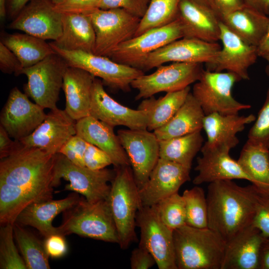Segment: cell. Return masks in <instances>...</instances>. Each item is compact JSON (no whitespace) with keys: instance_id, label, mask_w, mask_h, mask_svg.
I'll list each match as a JSON object with an SVG mask.
<instances>
[{"instance_id":"1","label":"cell","mask_w":269,"mask_h":269,"mask_svg":"<svg viewBox=\"0 0 269 269\" xmlns=\"http://www.w3.org/2000/svg\"><path fill=\"white\" fill-rule=\"evenodd\" d=\"M55 155L20 143L12 153L0 159V225L13 224L29 205L52 199Z\"/></svg>"},{"instance_id":"2","label":"cell","mask_w":269,"mask_h":269,"mask_svg":"<svg viewBox=\"0 0 269 269\" xmlns=\"http://www.w3.org/2000/svg\"><path fill=\"white\" fill-rule=\"evenodd\" d=\"M208 227L228 242L251 225L255 206L251 185L241 187L232 180L210 183L206 196Z\"/></svg>"},{"instance_id":"3","label":"cell","mask_w":269,"mask_h":269,"mask_svg":"<svg viewBox=\"0 0 269 269\" xmlns=\"http://www.w3.org/2000/svg\"><path fill=\"white\" fill-rule=\"evenodd\" d=\"M177 269H221L226 242L208 227L185 225L173 231Z\"/></svg>"},{"instance_id":"4","label":"cell","mask_w":269,"mask_h":269,"mask_svg":"<svg viewBox=\"0 0 269 269\" xmlns=\"http://www.w3.org/2000/svg\"><path fill=\"white\" fill-rule=\"evenodd\" d=\"M57 229L58 234L64 236L75 234L106 242L119 243L108 199L92 203L81 197L64 212L62 222Z\"/></svg>"},{"instance_id":"5","label":"cell","mask_w":269,"mask_h":269,"mask_svg":"<svg viewBox=\"0 0 269 269\" xmlns=\"http://www.w3.org/2000/svg\"><path fill=\"white\" fill-rule=\"evenodd\" d=\"M108 201L116 224L119 245L126 249L136 239V216L141 206L131 166L115 168Z\"/></svg>"},{"instance_id":"6","label":"cell","mask_w":269,"mask_h":269,"mask_svg":"<svg viewBox=\"0 0 269 269\" xmlns=\"http://www.w3.org/2000/svg\"><path fill=\"white\" fill-rule=\"evenodd\" d=\"M115 175L106 168L94 170L85 166L77 165L63 154H56L53 170L52 186L57 187L62 178L69 182L65 190L81 194L90 202L108 199L112 181Z\"/></svg>"},{"instance_id":"7","label":"cell","mask_w":269,"mask_h":269,"mask_svg":"<svg viewBox=\"0 0 269 269\" xmlns=\"http://www.w3.org/2000/svg\"><path fill=\"white\" fill-rule=\"evenodd\" d=\"M240 80L238 76L231 72L204 70L194 85L192 93L205 115L214 113L238 114L240 111L251 107L237 101L232 96L233 87Z\"/></svg>"},{"instance_id":"8","label":"cell","mask_w":269,"mask_h":269,"mask_svg":"<svg viewBox=\"0 0 269 269\" xmlns=\"http://www.w3.org/2000/svg\"><path fill=\"white\" fill-rule=\"evenodd\" d=\"M68 65L56 52L37 64L23 68L21 74L27 78L24 90L28 97L43 109L57 108L56 103L62 88Z\"/></svg>"},{"instance_id":"9","label":"cell","mask_w":269,"mask_h":269,"mask_svg":"<svg viewBox=\"0 0 269 269\" xmlns=\"http://www.w3.org/2000/svg\"><path fill=\"white\" fill-rule=\"evenodd\" d=\"M88 15L95 32L93 53L108 57L119 45L134 36L140 20L122 8H98Z\"/></svg>"},{"instance_id":"10","label":"cell","mask_w":269,"mask_h":269,"mask_svg":"<svg viewBox=\"0 0 269 269\" xmlns=\"http://www.w3.org/2000/svg\"><path fill=\"white\" fill-rule=\"evenodd\" d=\"M49 43L69 66L85 70L113 88L129 91L132 82L144 74L140 69L118 63L108 57L83 51H67Z\"/></svg>"},{"instance_id":"11","label":"cell","mask_w":269,"mask_h":269,"mask_svg":"<svg viewBox=\"0 0 269 269\" xmlns=\"http://www.w3.org/2000/svg\"><path fill=\"white\" fill-rule=\"evenodd\" d=\"M203 70L201 63L173 62L161 65L153 73L143 74L132 82L131 87L138 91L135 99L148 98L160 92L181 90L196 82Z\"/></svg>"},{"instance_id":"12","label":"cell","mask_w":269,"mask_h":269,"mask_svg":"<svg viewBox=\"0 0 269 269\" xmlns=\"http://www.w3.org/2000/svg\"><path fill=\"white\" fill-rule=\"evenodd\" d=\"M140 229L139 246L154 257L159 269H177L173 241V231L160 220L154 206H141L136 216Z\"/></svg>"},{"instance_id":"13","label":"cell","mask_w":269,"mask_h":269,"mask_svg":"<svg viewBox=\"0 0 269 269\" xmlns=\"http://www.w3.org/2000/svg\"><path fill=\"white\" fill-rule=\"evenodd\" d=\"M182 37V27L177 17L166 25L149 30L121 44L109 58L118 63L140 69L143 61L149 54Z\"/></svg>"},{"instance_id":"14","label":"cell","mask_w":269,"mask_h":269,"mask_svg":"<svg viewBox=\"0 0 269 269\" xmlns=\"http://www.w3.org/2000/svg\"><path fill=\"white\" fill-rule=\"evenodd\" d=\"M117 135L130 161L138 188L146 182L159 158V142L153 132L147 129H121Z\"/></svg>"},{"instance_id":"15","label":"cell","mask_w":269,"mask_h":269,"mask_svg":"<svg viewBox=\"0 0 269 269\" xmlns=\"http://www.w3.org/2000/svg\"><path fill=\"white\" fill-rule=\"evenodd\" d=\"M221 48L218 42L182 37L149 54L143 61L140 70L148 71L168 62H214Z\"/></svg>"},{"instance_id":"16","label":"cell","mask_w":269,"mask_h":269,"mask_svg":"<svg viewBox=\"0 0 269 269\" xmlns=\"http://www.w3.org/2000/svg\"><path fill=\"white\" fill-rule=\"evenodd\" d=\"M44 109L14 87L1 110L0 125L11 137L20 140L30 134L43 121L46 116Z\"/></svg>"},{"instance_id":"17","label":"cell","mask_w":269,"mask_h":269,"mask_svg":"<svg viewBox=\"0 0 269 269\" xmlns=\"http://www.w3.org/2000/svg\"><path fill=\"white\" fill-rule=\"evenodd\" d=\"M9 28L46 40H57L62 32V14L49 0H30Z\"/></svg>"},{"instance_id":"18","label":"cell","mask_w":269,"mask_h":269,"mask_svg":"<svg viewBox=\"0 0 269 269\" xmlns=\"http://www.w3.org/2000/svg\"><path fill=\"white\" fill-rule=\"evenodd\" d=\"M220 40L221 47L214 62L206 70L214 72L227 70L241 80H249V68L259 56L257 47L245 42L231 31L221 20Z\"/></svg>"},{"instance_id":"19","label":"cell","mask_w":269,"mask_h":269,"mask_svg":"<svg viewBox=\"0 0 269 269\" xmlns=\"http://www.w3.org/2000/svg\"><path fill=\"white\" fill-rule=\"evenodd\" d=\"M90 115L113 127H127L132 130L147 127L146 113L134 110L115 101L105 91L102 82L94 79L92 90Z\"/></svg>"},{"instance_id":"20","label":"cell","mask_w":269,"mask_h":269,"mask_svg":"<svg viewBox=\"0 0 269 269\" xmlns=\"http://www.w3.org/2000/svg\"><path fill=\"white\" fill-rule=\"evenodd\" d=\"M76 121L58 108L50 110L43 121L29 135L18 140L26 147H35L52 154L76 134Z\"/></svg>"},{"instance_id":"21","label":"cell","mask_w":269,"mask_h":269,"mask_svg":"<svg viewBox=\"0 0 269 269\" xmlns=\"http://www.w3.org/2000/svg\"><path fill=\"white\" fill-rule=\"evenodd\" d=\"M189 169L180 164L159 158L145 184L138 190L141 206H151L178 192L190 179Z\"/></svg>"},{"instance_id":"22","label":"cell","mask_w":269,"mask_h":269,"mask_svg":"<svg viewBox=\"0 0 269 269\" xmlns=\"http://www.w3.org/2000/svg\"><path fill=\"white\" fill-rule=\"evenodd\" d=\"M255 120L256 117L253 114L243 116L214 113L205 115L203 129L207 140L202 145L201 152L215 149L230 151L239 143L237 134L243 131L246 125Z\"/></svg>"},{"instance_id":"23","label":"cell","mask_w":269,"mask_h":269,"mask_svg":"<svg viewBox=\"0 0 269 269\" xmlns=\"http://www.w3.org/2000/svg\"><path fill=\"white\" fill-rule=\"evenodd\" d=\"M178 18L183 37L210 42L220 40L221 19L210 7L192 0H181Z\"/></svg>"},{"instance_id":"24","label":"cell","mask_w":269,"mask_h":269,"mask_svg":"<svg viewBox=\"0 0 269 269\" xmlns=\"http://www.w3.org/2000/svg\"><path fill=\"white\" fill-rule=\"evenodd\" d=\"M264 237L253 224L226 243L221 269H259Z\"/></svg>"},{"instance_id":"25","label":"cell","mask_w":269,"mask_h":269,"mask_svg":"<svg viewBox=\"0 0 269 269\" xmlns=\"http://www.w3.org/2000/svg\"><path fill=\"white\" fill-rule=\"evenodd\" d=\"M76 134L110 157L115 168L131 166L129 157L114 127L91 115L76 121Z\"/></svg>"},{"instance_id":"26","label":"cell","mask_w":269,"mask_h":269,"mask_svg":"<svg viewBox=\"0 0 269 269\" xmlns=\"http://www.w3.org/2000/svg\"><path fill=\"white\" fill-rule=\"evenodd\" d=\"M229 150L215 149L202 152V156L197 159L195 170L198 172L193 183L199 185L216 181L245 179L250 181L238 161L229 155Z\"/></svg>"},{"instance_id":"27","label":"cell","mask_w":269,"mask_h":269,"mask_svg":"<svg viewBox=\"0 0 269 269\" xmlns=\"http://www.w3.org/2000/svg\"><path fill=\"white\" fill-rule=\"evenodd\" d=\"M95 77L80 68L68 66L62 89L66 99L65 111L76 121L90 115L92 90Z\"/></svg>"},{"instance_id":"28","label":"cell","mask_w":269,"mask_h":269,"mask_svg":"<svg viewBox=\"0 0 269 269\" xmlns=\"http://www.w3.org/2000/svg\"><path fill=\"white\" fill-rule=\"evenodd\" d=\"M77 193H72L60 200L51 199L31 204L19 213L15 223L34 227L45 238L57 234V227L52 225V221L59 214L78 202L81 197Z\"/></svg>"},{"instance_id":"29","label":"cell","mask_w":269,"mask_h":269,"mask_svg":"<svg viewBox=\"0 0 269 269\" xmlns=\"http://www.w3.org/2000/svg\"><path fill=\"white\" fill-rule=\"evenodd\" d=\"M61 14V35L50 43L67 51L93 53L96 36L90 16L83 14Z\"/></svg>"},{"instance_id":"30","label":"cell","mask_w":269,"mask_h":269,"mask_svg":"<svg viewBox=\"0 0 269 269\" xmlns=\"http://www.w3.org/2000/svg\"><path fill=\"white\" fill-rule=\"evenodd\" d=\"M205 116L200 104L190 92L173 117L153 133L161 140L201 131Z\"/></svg>"},{"instance_id":"31","label":"cell","mask_w":269,"mask_h":269,"mask_svg":"<svg viewBox=\"0 0 269 269\" xmlns=\"http://www.w3.org/2000/svg\"><path fill=\"white\" fill-rule=\"evenodd\" d=\"M221 20L245 42L257 47L269 27V16L246 6L228 14Z\"/></svg>"},{"instance_id":"32","label":"cell","mask_w":269,"mask_h":269,"mask_svg":"<svg viewBox=\"0 0 269 269\" xmlns=\"http://www.w3.org/2000/svg\"><path fill=\"white\" fill-rule=\"evenodd\" d=\"M190 92L188 86L181 90L166 93L158 99L151 96L143 99L137 109L147 115V130L153 132L166 124L183 105Z\"/></svg>"},{"instance_id":"33","label":"cell","mask_w":269,"mask_h":269,"mask_svg":"<svg viewBox=\"0 0 269 269\" xmlns=\"http://www.w3.org/2000/svg\"><path fill=\"white\" fill-rule=\"evenodd\" d=\"M0 41L11 50L23 68L31 67L54 53L49 43L27 33L5 34Z\"/></svg>"},{"instance_id":"34","label":"cell","mask_w":269,"mask_h":269,"mask_svg":"<svg viewBox=\"0 0 269 269\" xmlns=\"http://www.w3.org/2000/svg\"><path fill=\"white\" fill-rule=\"evenodd\" d=\"M204 139L201 131L159 140V158L191 168L192 161L201 150Z\"/></svg>"},{"instance_id":"35","label":"cell","mask_w":269,"mask_h":269,"mask_svg":"<svg viewBox=\"0 0 269 269\" xmlns=\"http://www.w3.org/2000/svg\"><path fill=\"white\" fill-rule=\"evenodd\" d=\"M237 161L252 184L261 188H269V148L247 141Z\"/></svg>"},{"instance_id":"36","label":"cell","mask_w":269,"mask_h":269,"mask_svg":"<svg viewBox=\"0 0 269 269\" xmlns=\"http://www.w3.org/2000/svg\"><path fill=\"white\" fill-rule=\"evenodd\" d=\"M13 234L27 269H50L44 242L17 223L13 224Z\"/></svg>"},{"instance_id":"37","label":"cell","mask_w":269,"mask_h":269,"mask_svg":"<svg viewBox=\"0 0 269 269\" xmlns=\"http://www.w3.org/2000/svg\"><path fill=\"white\" fill-rule=\"evenodd\" d=\"M181 0H149L147 8L140 20L134 36L157 27L166 25L178 16Z\"/></svg>"},{"instance_id":"38","label":"cell","mask_w":269,"mask_h":269,"mask_svg":"<svg viewBox=\"0 0 269 269\" xmlns=\"http://www.w3.org/2000/svg\"><path fill=\"white\" fill-rule=\"evenodd\" d=\"M186 211V224L198 228L208 227V206L203 188L195 186L182 194Z\"/></svg>"},{"instance_id":"39","label":"cell","mask_w":269,"mask_h":269,"mask_svg":"<svg viewBox=\"0 0 269 269\" xmlns=\"http://www.w3.org/2000/svg\"><path fill=\"white\" fill-rule=\"evenodd\" d=\"M153 206L160 220L172 230L186 225L185 202L182 195L178 192Z\"/></svg>"},{"instance_id":"40","label":"cell","mask_w":269,"mask_h":269,"mask_svg":"<svg viewBox=\"0 0 269 269\" xmlns=\"http://www.w3.org/2000/svg\"><path fill=\"white\" fill-rule=\"evenodd\" d=\"M13 224L8 223L0 227V269H27L14 243Z\"/></svg>"},{"instance_id":"41","label":"cell","mask_w":269,"mask_h":269,"mask_svg":"<svg viewBox=\"0 0 269 269\" xmlns=\"http://www.w3.org/2000/svg\"><path fill=\"white\" fill-rule=\"evenodd\" d=\"M255 206L253 224L265 237H269V188H261L251 185Z\"/></svg>"},{"instance_id":"42","label":"cell","mask_w":269,"mask_h":269,"mask_svg":"<svg viewBox=\"0 0 269 269\" xmlns=\"http://www.w3.org/2000/svg\"><path fill=\"white\" fill-rule=\"evenodd\" d=\"M247 141L269 149V88L264 104L249 131Z\"/></svg>"},{"instance_id":"43","label":"cell","mask_w":269,"mask_h":269,"mask_svg":"<svg viewBox=\"0 0 269 269\" xmlns=\"http://www.w3.org/2000/svg\"><path fill=\"white\" fill-rule=\"evenodd\" d=\"M149 0H101L99 8H122L141 18L148 5Z\"/></svg>"},{"instance_id":"44","label":"cell","mask_w":269,"mask_h":269,"mask_svg":"<svg viewBox=\"0 0 269 269\" xmlns=\"http://www.w3.org/2000/svg\"><path fill=\"white\" fill-rule=\"evenodd\" d=\"M101 0H63L54 5L61 13L89 14L99 8Z\"/></svg>"},{"instance_id":"45","label":"cell","mask_w":269,"mask_h":269,"mask_svg":"<svg viewBox=\"0 0 269 269\" xmlns=\"http://www.w3.org/2000/svg\"><path fill=\"white\" fill-rule=\"evenodd\" d=\"M83 160L85 167L94 170L102 169L113 164L112 159L107 153L89 142L84 153Z\"/></svg>"},{"instance_id":"46","label":"cell","mask_w":269,"mask_h":269,"mask_svg":"<svg viewBox=\"0 0 269 269\" xmlns=\"http://www.w3.org/2000/svg\"><path fill=\"white\" fill-rule=\"evenodd\" d=\"M87 143L82 137L75 134L63 146L59 153L63 154L74 164L85 166L83 155Z\"/></svg>"},{"instance_id":"47","label":"cell","mask_w":269,"mask_h":269,"mask_svg":"<svg viewBox=\"0 0 269 269\" xmlns=\"http://www.w3.org/2000/svg\"><path fill=\"white\" fill-rule=\"evenodd\" d=\"M23 69L15 54L3 43L0 42V69L4 73L21 74Z\"/></svg>"},{"instance_id":"48","label":"cell","mask_w":269,"mask_h":269,"mask_svg":"<svg viewBox=\"0 0 269 269\" xmlns=\"http://www.w3.org/2000/svg\"><path fill=\"white\" fill-rule=\"evenodd\" d=\"M45 238L44 247L49 257L60 258L66 254L68 247L64 236L57 233Z\"/></svg>"},{"instance_id":"49","label":"cell","mask_w":269,"mask_h":269,"mask_svg":"<svg viewBox=\"0 0 269 269\" xmlns=\"http://www.w3.org/2000/svg\"><path fill=\"white\" fill-rule=\"evenodd\" d=\"M156 264L151 254L145 248L139 246L133 250L130 257L132 269H148Z\"/></svg>"},{"instance_id":"50","label":"cell","mask_w":269,"mask_h":269,"mask_svg":"<svg viewBox=\"0 0 269 269\" xmlns=\"http://www.w3.org/2000/svg\"><path fill=\"white\" fill-rule=\"evenodd\" d=\"M10 137L5 129L0 125V159L10 155L20 145L18 140L13 141Z\"/></svg>"},{"instance_id":"51","label":"cell","mask_w":269,"mask_h":269,"mask_svg":"<svg viewBox=\"0 0 269 269\" xmlns=\"http://www.w3.org/2000/svg\"><path fill=\"white\" fill-rule=\"evenodd\" d=\"M216 12L221 19L228 14L245 6L242 0H213Z\"/></svg>"},{"instance_id":"52","label":"cell","mask_w":269,"mask_h":269,"mask_svg":"<svg viewBox=\"0 0 269 269\" xmlns=\"http://www.w3.org/2000/svg\"><path fill=\"white\" fill-rule=\"evenodd\" d=\"M30 0H6V15L12 19Z\"/></svg>"},{"instance_id":"53","label":"cell","mask_w":269,"mask_h":269,"mask_svg":"<svg viewBox=\"0 0 269 269\" xmlns=\"http://www.w3.org/2000/svg\"><path fill=\"white\" fill-rule=\"evenodd\" d=\"M244 5L269 16V0H242Z\"/></svg>"},{"instance_id":"54","label":"cell","mask_w":269,"mask_h":269,"mask_svg":"<svg viewBox=\"0 0 269 269\" xmlns=\"http://www.w3.org/2000/svg\"><path fill=\"white\" fill-rule=\"evenodd\" d=\"M259 269H269V237H264L263 241Z\"/></svg>"},{"instance_id":"55","label":"cell","mask_w":269,"mask_h":269,"mask_svg":"<svg viewBox=\"0 0 269 269\" xmlns=\"http://www.w3.org/2000/svg\"><path fill=\"white\" fill-rule=\"evenodd\" d=\"M258 56L263 57L269 52V27L264 37L257 46Z\"/></svg>"},{"instance_id":"56","label":"cell","mask_w":269,"mask_h":269,"mask_svg":"<svg viewBox=\"0 0 269 269\" xmlns=\"http://www.w3.org/2000/svg\"><path fill=\"white\" fill-rule=\"evenodd\" d=\"M198 3L208 6L213 9L217 13L213 0H192ZM218 15V14H217Z\"/></svg>"},{"instance_id":"57","label":"cell","mask_w":269,"mask_h":269,"mask_svg":"<svg viewBox=\"0 0 269 269\" xmlns=\"http://www.w3.org/2000/svg\"><path fill=\"white\" fill-rule=\"evenodd\" d=\"M6 1L0 0V16L2 19H4L6 16Z\"/></svg>"},{"instance_id":"58","label":"cell","mask_w":269,"mask_h":269,"mask_svg":"<svg viewBox=\"0 0 269 269\" xmlns=\"http://www.w3.org/2000/svg\"><path fill=\"white\" fill-rule=\"evenodd\" d=\"M264 58L268 63V72L269 73V52L262 57Z\"/></svg>"},{"instance_id":"59","label":"cell","mask_w":269,"mask_h":269,"mask_svg":"<svg viewBox=\"0 0 269 269\" xmlns=\"http://www.w3.org/2000/svg\"><path fill=\"white\" fill-rule=\"evenodd\" d=\"M49 0L51 1L53 4L55 5L58 3H59L60 2L62 1L63 0Z\"/></svg>"}]
</instances>
